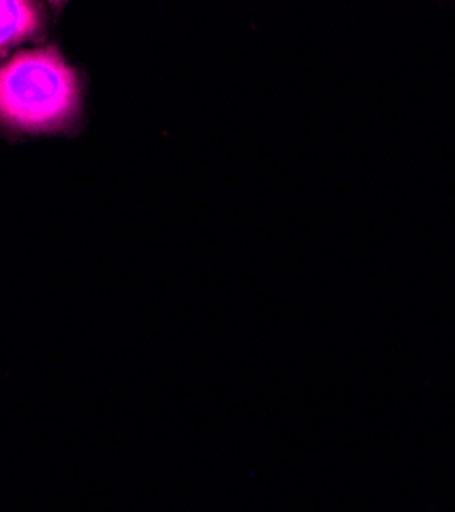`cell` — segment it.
Listing matches in <instances>:
<instances>
[{
	"label": "cell",
	"mask_w": 455,
	"mask_h": 512,
	"mask_svg": "<svg viewBox=\"0 0 455 512\" xmlns=\"http://www.w3.org/2000/svg\"><path fill=\"white\" fill-rule=\"evenodd\" d=\"M80 103L76 72L54 48L31 50L0 64V121L23 132H52Z\"/></svg>",
	"instance_id": "obj_1"
},
{
	"label": "cell",
	"mask_w": 455,
	"mask_h": 512,
	"mask_svg": "<svg viewBox=\"0 0 455 512\" xmlns=\"http://www.w3.org/2000/svg\"><path fill=\"white\" fill-rule=\"evenodd\" d=\"M39 27V11L23 0H0V54L21 44Z\"/></svg>",
	"instance_id": "obj_2"
}]
</instances>
